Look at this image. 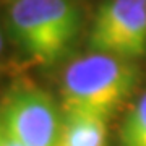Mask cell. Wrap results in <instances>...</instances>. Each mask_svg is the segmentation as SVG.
<instances>
[{"instance_id": "9", "label": "cell", "mask_w": 146, "mask_h": 146, "mask_svg": "<svg viewBox=\"0 0 146 146\" xmlns=\"http://www.w3.org/2000/svg\"><path fill=\"white\" fill-rule=\"evenodd\" d=\"M2 47H3V39H2V34H0V50H2Z\"/></svg>"}, {"instance_id": "6", "label": "cell", "mask_w": 146, "mask_h": 146, "mask_svg": "<svg viewBox=\"0 0 146 146\" xmlns=\"http://www.w3.org/2000/svg\"><path fill=\"white\" fill-rule=\"evenodd\" d=\"M119 140L120 146H146V93L125 117Z\"/></svg>"}, {"instance_id": "8", "label": "cell", "mask_w": 146, "mask_h": 146, "mask_svg": "<svg viewBox=\"0 0 146 146\" xmlns=\"http://www.w3.org/2000/svg\"><path fill=\"white\" fill-rule=\"evenodd\" d=\"M3 143V131H2V125H0V146Z\"/></svg>"}, {"instance_id": "5", "label": "cell", "mask_w": 146, "mask_h": 146, "mask_svg": "<svg viewBox=\"0 0 146 146\" xmlns=\"http://www.w3.org/2000/svg\"><path fill=\"white\" fill-rule=\"evenodd\" d=\"M107 119L88 112H63L58 146H106Z\"/></svg>"}, {"instance_id": "4", "label": "cell", "mask_w": 146, "mask_h": 146, "mask_svg": "<svg viewBox=\"0 0 146 146\" xmlns=\"http://www.w3.org/2000/svg\"><path fill=\"white\" fill-rule=\"evenodd\" d=\"M62 119L50 94L31 88L7 98L0 125L23 146H58Z\"/></svg>"}, {"instance_id": "2", "label": "cell", "mask_w": 146, "mask_h": 146, "mask_svg": "<svg viewBox=\"0 0 146 146\" xmlns=\"http://www.w3.org/2000/svg\"><path fill=\"white\" fill-rule=\"evenodd\" d=\"M8 21L15 41L28 57L52 65L75 44L81 13L73 0H16Z\"/></svg>"}, {"instance_id": "7", "label": "cell", "mask_w": 146, "mask_h": 146, "mask_svg": "<svg viewBox=\"0 0 146 146\" xmlns=\"http://www.w3.org/2000/svg\"><path fill=\"white\" fill-rule=\"evenodd\" d=\"M2 131H3V128H2ZM2 146H23V145L18 143L16 140H13L10 135H7L5 131H3V143H2Z\"/></svg>"}, {"instance_id": "1", "label": "cell", "mask_w": 146, "mask_h": 146, "mask_svg": "<svg viewBox=\"0 0 146 146\" xmlns=\"http://www.w3.org/2000/svg\"><path fill=\"white\" fill-rule=\"evenodd\" d=\"M136 83L138 68L131 60L93 52L72 62L63 73L62 109L109 119Z\"/></svg>"}, {"instance_id": "3", "label": "cell", "mask_w": 146, "mask_h": 146, "mask_svg": "<svg viewBox=\"0 0 146 146\" xmlns=\"http://www.w3.org/2000/svg\"><path fill=\"white\" fill-rule=\"evenodd\" d=\"M93 52L135 60L146 54V0H104L89 29Z\"/></svg>"}]
</instances>
